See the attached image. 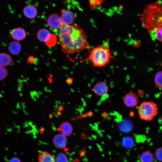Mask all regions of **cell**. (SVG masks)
<instances>
[{"label": "cell", "mask_w": 162, "mask_h": 162, "mask_svg": "<svg viewBox=\"0 0 162 162\" xmlns=\"http://www.w3.org/2000/svg\"><path fill=\"white\" fill-rule=\"evenodd\" d=\"M122 146L127 149L132 148L135 144V142L133 138L131 136H126L124 137L122 141Z\"/></svg>", "instance_id": "ac0fdd59"}, {"label": "cell", "mask_w": 162, "mask_h": 162, "mask_svg": "<svg viewBox=\"0 0 162 162\" xmlns=\"http://www.w3.org/2000/svg\"><path fill=\"white\" fill-rule=\"evenodd\" d=\"M57 113L58 115H59L61 114V113L60 111H58L57 112Z\"/></svg>", "instance_id": "d6a6232c"}, {"label": "cell", "mask_w": 162, "mask_h": 162, "mask_svg": "<svg viewBox=\"0 0 162 162\" xmlns=\"http://www.w3.org/2000/svg\"><path fill=\"white\" fill-rule=\"evenodd\" d=\"M62 104H64V103H62Z\"/></svg>", "instance_id": "8d00e7d4"}, {"label": "cell", "mask_w": 162, "mask_h": 162, "mask_svg": "<svg viewBox=\"0 0 162 162\" xmlns=\"http://www.w3.org/2000/svg\"><path fill=\"white\" fill-rule=\"evenodd\" d=\"M61 17L63 24L70 25L74 23L75 18L73 13L67 10H62Z\"/></svg>", "instance_id": "ba28073f"}, {"label": "cell", "mask_w": 162, "mask_h": 162, "mask_svg": "<svg viewBox=\"0 0 162 162\" xmlns=\"http://www.w3.org/2000/svg\"><path fill=\"white\" fill-rule=\"evenodd\" d=\"M66 77H67V76L68 77V75L67 74H66Z\"/></svg>", "instance_id": "d590c367"}, {"label": "cell", "mask_w": 162, "mask_h": 162, "mask_svg": "<svg viewBox=\"0 0 162 162\" xmlns=\"http://www.w3.org/2000/svg\"><path fill=\"white\" fill-rule=\"evenodd\" d=\"M11 37L15 41H20L25 39L26 37V32L25 29L21 27L16 28L11 32Z\"/></svg>", "instance_id": "9c48e42d"}, {"label": "cell", "mask_w": 162, "mask_h": 162, "mask_svg": "<svg viewBox=\"0 0 162 162\" xmlns=\"http://www.w3.org/2000/svg\"><path fill=\"white\" fill-rule=\"evenodd\" d=\"M38 162H55L52 156L45 151L40 152L38 155Z\"/></svg>", "instance_id": "5bb4252c"}, {"label": "cell", "mask_w": 162, "mask_h": 162, "mask_svg": "<svg viewBox=\"0 0 162 162\" xmlns=\"http://www.w3.org/2000/svg\"><path fill=\"white\" fill-rule=\"evenodd\" d=\"M120 130L124 133L130 132L133 128V125L132 122L128 120H124L119 124Z\"/></svg>", "instance_id": "9a60e30c"}, {"label": "cell", "mask_w": 162, "mask_h": 162, "mask_svg": "<svg viewBox=\"0 0 162 162\" xmlns=\"http://www.w3.org/2000/svg\"><path fill=\"white\" fill-rule=\"evenodd\" d=\"M134 46L136 48L139 47L140 45V42L138 40H135L133 43Z\"/></svg>", "instance_id": "4316f807"}, {"label": "cell", "mask_w": 162, "mask_h": 162, "mask_svg": "<svg viewBox=\"0 0 162 162\" xmlns=\"http://www.w3.org/2000/svg\"><path fill=\"white\" fill-rule=\"evenodd\" d=\"M22 46L20 44L16 41H13L10 43L8 49L9 52L12 55H17L20 52Z\"/></svg>", "instance_id": "4fadbf2b"}, {"label": "cell", "mask_w": 162, "mask_h": 162, "mask_svg": "<svg viewBox=\"0 0 162 162\" xmlns=\"http://www.w3.org/2000/svg\"><path fill=\"white\" fill-rule=\"evenodd\" d=\"M138 110L141 119L151 122L158 114V109L157 104L153 101H144L139 106Z\"/></svg>", "instance_id": "277c9868"}, {"label": "cell", "mask_w": 162, "mask_h": 162, "mask_svg": "<svg viewBox=\"0 0 162 162\" xmlns=\"http://www.w3.org/2000/svg\"><path fill=\"white\" fill-rule=\"evenodd\" d=\"M88 87H90L91 85H90V84H88Z\"/></svg>", "instance_id": "e575fe53"}, {"label": "cell", "mask_w": 162, "mask_h": 162, "mask_svg": "<svg viewBox=\"0 0 162 162\" xmlns=\"http://www.w3.org/2000/svg\"><path fill=\"white\" fill-rule=\"evenodd\" d=\"M9 162H21V161L19 158H14L10 159Z\"/></svg>", "instance_id": "f1b7e54d"}, {"label": "cell", "mask_w": 162, "mask_h": 162, "mask_svg": "<svg viewBox=\"0 0 162 162\" xmlns=\"http://www.w3.org/2000/svg\"><path fill=\"white\" fill-rule=\"evenodd\" d=\"M67 140L65 136L62 134L56 135L53 139L54 145L57 148L63 149L65 147Z\"/></svg>", "instance_id": "8fae6325"}, {"label": "cell", "mask_w": 162, "mask_h": 162, "mask_svg": "<svg viewBox=\"0 0 162 162\" xmlns=\"http://www.w3.org/2000/svg\"><path fill=\"white\" fill-rule=\"evenodd\" d=\"M81 100L83 102V105L82 106H86V101L84 100V99L83 98H81Z\"/></svg>", "instance_id": "f546056e"}, {"label": "cell", "mask_w": 162, "mask_h": 162, "mask_svg": "<svg viewBox=\"0 0 162 162\" xmlns=\"http://www.w3.org/2000/svg\"><path fill=\"white\" fill-rule=\"evenodd\" d=\"M113 58L108 44L106 46L99 45L91 50L88 59L95 67L105 66Z\"/></svg>", "instance_id": "3957f363"}, {"label": "cell", "mask_w": 162, "mask_h": 162, "mask_svg": "<svg viewBox=\"0 0 162 162\" xmlns=\"http://www.w3.org/2000/svg\"><path fill=\"white\" fill-rule=\"evenodd\" d=\"M14 60L8 54L5 53H0V66L5 67L13 64Z\"/></svg>", "instance_id": "7c38bea8"}, {"label": "cell", "mask_w": 162, "mask_h": 162, "mask_svg": "<svg viewBox=\"0 0 162 162\" xmlns=\"http://www.w3.org/2000/svg\"><path fill=\"white\" fill-rule=\"evenodd\" d=\"M90 7L92 8H97L104 1L102 0H90Z\"/></svg>", "instance_id": "603a6c76"}, {"label": "cell", "mask_w": 162, "mask_h": 162, "mask_svg": "<svg viewBox=\"0 0 162 162\" xmlns=\"http://www.w3.org/2000/svg\"><path fill=\"white\" fill-rule=\"evenodd\" d=\"M68 104H70V103L69 102V103H68Z\"/></svg>", "instance_id": "74e56055"}, {"label": "cell", "mask_w": 162, "mask_h": 162, "mask_svg": "<svg viewBox=\"0 0 162 162\" xmlns=\"http://www.w3.org/2000/svg\"><path fill=\"white\" fill-rule=\"evenodd\" d=\"M50 33L46 28L40 29L37 32V36L40 41L45 42L48 38Z\"/></svg>", "instance_id": "d6986e66"}, {"label": "cell", "mask_w": 162, "mask_h": 162, "mask_svg": "<svg viewBox=\"0 0 162 162\" xmlns=\"http://www.w3.org/2000/svg\"><path fill=\"white\" fill-rule=\"evenodd\" d=\"M70 90H71V91L72 92H74V90L72 88H70Z\"/></svg>", "instance_id": "836d02e7"}, {"label": "cell", "mask_w": 162, "mask_h": 162, "mask_svg": "<svg viewBox=\"0 0 162 162\" xmlns=\"http://www.w3.org/2000/svg\"><path fill=\"white\" fill-rule=\"evenodd\" d=\"M68 160L67 156L64 153H60L56 156L55 162H67Z\"/></svg>", "instance_id": "7402d4cb"}, {"label": "cell", "mask_w": 162, "mask_h": 162, "mask_svg": "<svg viewBox=\"0 0 162 162\" xmlns=\"http://www.w3.org/2000/svg\"><path fill=\"white\" fill-rule=\"evenodd\" d=\"M8 74V71L7 69L5 67L0 66V80L5 79Z\"/></svg>", "instance_id": "d4e9b609"}, {"label": "cell", "mask_w": 162, "mask_h": 162, "mask_svg": "<svg viewBox=\"0 0 162 162\" xmlns=\"http://www.w3.org/2000/svg\"><path fill=\"white\" fill-rule=\"evenodd\" d=\"M36 61V58L32 56H30L28 58L27 62L30 64H32L34 63Z\"/></svg>", "instance_id": "484cf974"}, {"label": "cell", "mask_w": 162, "mask_h": 162, "mask_svg": "<svg viewBox=\"0 0 162 162\" xmlns=\"http://www.w3.org/2000/svg\"><path fill=\"white\" fill-rule=\"evenodd\" d=\"M73 81V78L70 77H68L66 80V83L68 85H71L72 84Z\"/></svg>", "instance_id": "83f0119b"}, {"label": "cell", "mask_w": 162, "mask_h": 162, "mask_svg": "<svg viewBox=\"0 0 162 162\" xmlns=\"http://www.w3.org/2000/svg\"><path fill=\"white\" fill-rule=\"evenodd\" d=\"M63 109V107L62 106H59L58 108V110L59 111L62 110Z\"/></svg>", "instance_id": "4dcf8cb0"}, {"label": "cell", "mask_w": 162, "mask_h": 162, "mask_svg": "<svg viewBox=\"0 0 162 162\" xmlns=\"http://www.w3.org/2000/svg\"><path fill=\"white\" fill-rule=\"evenodd\" d=\"M47 23L49 27L53 29H59L63 25L61 16L56 14L50 15Z\"/></svg>", "instance_id": "8992f818"}, {"label": "cell", "mask_w": 162, "mask_h": 162, "mask_svg": "<svg viewBox=\"0 0 162 162\" xmlns=\"http://www.w3.org/2000/svg\"><path fill=\"white\" fill-rule=\"evenodd\" d=\"M154 82L155 85L159 88L162 87V72L161 70L157 72L154 77Z\"/></svg>", "instance_id": "ffe728a7"}, {"label": "cell", "mask_w": 162, "mask_h": 162, "mask_svg": "<svg viewBox=\"0 0 162 162\" xmlns=\"http://www.w3.org/2000/svg\"><path fill=\"white\" fill-rule=\"evenodd\" d=\"M162 148L161 147H159L156 149L154 153V158L159 162H161L162 160Z\"/></svg>", "instance_id": "cb8c5ba5"}, {"label": "cell", "mask_w": 162, "mask_h": 162, "mask_svg": "<svg viewBox=\"0 0 162 162\" xmlns=\"http://www.w3.org/2000/svg\"><path fill=\"white\" fill-rule=\"evenodd\" d=\"M92 115V112H87V115H87L88 116H91Z\"/></svg>", "instance_id": "1f68e13d"}, {"label": "cell", "mask_w": 162, "mask_h": 162, "mask_svg": "<svg viewBox=\"0 0 162 162\" xmlns=\"http://www.w3.org/2000/svg\"><path fill=\"white\" fill-rule=\"evenodd\" d=\"M92 91L97 95L103 96L107 94L109 91L107 85L104 82H99L94 86Z\"/></svg>", "instance_id": "52a82bcc"}, {"label": "cell", "mask_w": 162, "mask_h": 162, "mask_svg": "<svg viewBox=\"0 0 162 162\" xmlns=\"http://www.w3.org/2000/svg\"><path fill=\"white\" fill-rule=\"evenodd\" d=\"M58 37L62 51L66 54L80 52L89 45L86 33L76 24H63L59 29Z\"/></svg>", "instance_id": "6da1fadb"}, {"label": "cell", "mask_w": 162, "mask_h": 162, "mask_svg": "<svg viewBox=\"0 0 162 162\" xmlns=\"http://www.w3.org/2000/svg\"><path fill=\"white\" fill-rule=\"evenodd\" d=\"M60 128L62 134L65 136H69L72 132V127L68 122H65L62 123L60 126Z\"/></svg>", "instance_id": "e0dca14e"}, {"label": "cell", "mask_w": 162, "mask_h": 162, "mask_svg": "<svg viewBox=\"0 0 162 162\" xmlns=\"http://www.w3.org/2000/svg\"><path fill=\"white\" fill-rule=\"evenodd\" d=\"M140 159V162H153L154 160V157L151 152L146 151L142 153Z\"/></svg>", "instance_id": "2e32d148"}, {"label": "cell", "mask_w": 162, "mask_h": 162, "mask_svg": "<svg viewBox=\"0 0 162 162\" xmlns=\"http://www.w3.org/2000/svg\"><path fill=\"white\" fill-rule=\"evenodd\" d=\"M23 13L27 18L32 19L36 16L38 11L35 7L32 4L26 5L23 8Z\"/></svg>", "instance_id": "30bf717a"}, {"label": "cell", "mask_w": 162, "mask_h": 162, "mask_svg": "<svg viewBox=\"0 0 162 162\" xmlns=\"http://www.w3.org/2000/svg\"><path fill=\"white\" fill-rule=\"evenodd\" d=\"M123 102L125 105L129 108L136 106L139 102V98L137 94L131 92L127 93L124 96Z\"/></svg>", "instance_id": "5b68a950"}, {"label": "cell", "mask_w": 162, "mask_h": 162, "mask_svg": "<svg viewBox=\"0 0 162 162\" xmlns=\"http://www.w3.org/2000/svg\"><path fill=\"white\" fill-rule=\"evenodd\" d=\"M56 42V37L54 35L51 33L45 42L46 45L49 46H53L55 45Z\"/></svg>", "instance_id": "44dd1931"}, {"label": "cell", "mask_w": 162, "mask_h": 162, "mask_svg": "<svg viewBox=\"0 0 162 162\" xmlns=\"http://www.w3.org/2000/svg\"><path fill=\"white\" fill-rule=\"evenodd\" d=\"M143 27L150 34L154 35L159 30H162V4L158 1L147 5L140 15Z\"/></svg>", "instance_id": "7a4b0ae2"}]
</instances>
